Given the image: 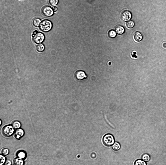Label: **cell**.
<instances>
[{"label":"cell","mask_w":166,"mask_h":165,"mask_svg":"<svg viewBox=\"0 0 166 165\" xmlns=\"http://www.w3.org/2000/svg\"><path fill=\"white\" fill-rule=\"evenodd\" d=\"M52 27V24L51 22L47 19H45L42 21L39 25L40 29L45 32H46L50 30Z\"/></svg>","instance_id":"1"},{"label":"cell","mask_w":166,"mask_h":165,"mask_svg":"<svg viewBox=\"0 0 166 165\" xmlns=\"http://www.w3.org/2000/svg\"><path fill=\"white\" fill-rule=\"evenodd\" d=\"M114 142V139L113 136L110 134H107L105 135L103 137L102 142L105 146L110 147L113 144Z\"/></svg>","instance_id":"2"},{"label":"cell","mask_w":166,"mask_h":165,"mask_svg":"<svg viewBox=\"0 0 166 165\" xmlns=\"http://www.w3.org/2000/svg\"><path fill=\"white\" fill-rule=\"evenodd\" d=\"M32 37L33 41L37 44L42 42L45 38L44 36L43 33L36 30L34 31Z\"/></svg>","instance_id":"3"},{"label":"cell","mask_w":166,"mask_h":165,"mask_svg":"<svg viewBox=\"0 0 166 165\" xmlns=\"http://www.w3.org/2000/svg\"><path fill=\"white\" fill-rule=\"evenodd\" d=\"M13 127L10 125L4 127L2 130L3 135L6 137L11 136L14 133V130Z\"/></svg>","instance_id":"4"},{"label":"cell","mask_w":166,"mask_h":165,"mask_svg":"<svg viewBox=\"0 0 166 165\" xmlns=\"http://www.w3.org/2000/svg\"><path fill=\"white\" fill-rule=\"evenodd\" d=\"M41 12L44 15L46 16H50L53 14V11L50 7L45 6L43 7L42 9Z\"/></svg>","instance_id":"5"},{"label":"cell","mask_w":166,"mask_h":165,"mask_svg":"<svg viewBox=\"0 0 166 165\" xmlns=\"http://www.w3.org/2000/svg\"><path fill=\"white\" fill-rule=\"evenodd\" d=\"M131 13L128 11H123L121 15V18L122 20L124 21H128L131 19Z\"/></svg>","instance_id":"6"},{"label":"cell","mask_w":166,"mask_h":165,"mask_svg":"<svg viewBox=\"0 0 166 165\" xmlns=\"http://www.w3.org/2000/svg\"><path fill=\"white\" fill-rule=\"evenodd\" d=\"M24 130L21 129H16L14 133V137L17 139H19L24 135Z\"/></svg>","instance_id":"7"},{"label":"cell","mask_w":166,"mask_h":165,"mask_svg":"<svg viewBox=\"0 0 166 165\" xmlns=\"http://www.w3.org/2000/svg\"><path fill=\"white\" fill-rule=\"evenodd\" d=\"M75 76L76 78L79 80H82L87 77L84 72L81 70L77 71L76 72Z\"/></svg>","instance_id":"8"},{"label":"cell","mask_w":166,"mask_h":165,"mask_svg":"<svg viewBox=\"0 0 166 165\" xmlns=\"http://www.w3.org/2000/svg\"><path fill=\"white\" fill-rule=\"evenodd\" d=\"M16 155L18 158L23 160L26 158L27 154L25 151L21 150L17 152Z\"/></svg>","instance_id":"9"},{"label":"cell","mask_w":166,"mask_h":165,"mask_svg":"<svg viewBox=\"0 0 166 165\" xmlns=\"http://www.w3.org/2000/svg\"><path fill=\"white\" fill-rule=\"evenodd\" d=\"M13 162L14 165H24V163L23 159L18 157L14 159Z\"/></svg>","instance_id":"10"},{"label":"cell","mask_w":166,"mask_h":165,"mask_svg":"<svg viewBox=\"0 0 166 165\" xmlns=\"http://www.w3.org/2000/svg\"><path fill=\"white\" fill-rule=\"evenodd\" d=\"M134 37L135 40L137 42L141 41L142 38L141 34L138 32H137L134 33Z\"/></svg>","instance_id":"11"},{"label":"cell","mask_w":166,"mask_h":165,"mask_svg":"<svg viewBox=\"0 0 166 165\" xmlns=\"http://www.w3.org/2000/svg\"><path fill=\"white\" fill-rule=\"evenodd\" d=\"M115 30L117 34H121L124 33V29L122 26H118L115 28Z\"/></svg>","instance_id":"12"},{"label":"cell","mask_w":166,"mask_h":165,"mask_svg":"<svg viewBox=\"0 0 166 165\" xmlns=\"http://www.w3.org/2000/svg\"><path fill=\"white\" fill-rule=\"evenodd\" d=\"M41 22L40 19L38 18H35L33 19L32 21V24L35 27H38L40 25Z\"/></svg>","instance_id":"13"},{"label":"cell","mask_w":166,"mask_h":165,"mask_svg":"<svg viewBox=\"0 0 166 165\" xmlns=\"http://www.w3.org/2000/svg\"><path fill=\"white\" fill-rule=\"evenodd\" d=\"M120 143L117 142H115L113 145L112 148L114 150L117 151L119 150L120 148Z\"/></svg>","instance_id":"14"},{"label":"cell","mask_w":166,"mask_h":165,"mask_svg":"<svg viewBox=\"0 0 166 165\" xmlns=\"http://www.w3.org/2000/svg\"><path fill=\"white\" fill-rule=\"evenodd\" d=\"M142 160L145 162H148L150 159V157L148 154L145 153L143 154L141 157Z\"/></svg>","instance_id":"15"},{"label":"cell","mask_w":166,"mask_h":165,"mask_svg":"<svg viewBox=\"0 0 166 165\" xmlns=\"http://www.w3.org/2000/svg\"><path fill=\"white\" fill-rule=\"evenodd\" d=\"M12 125L14 128L16 129L19 128L20 127L21 125L19 122L15 121L12 122Z\"/></svg>","instance_id":"16"},{"label":"cell","mask_w":166,"mask_h":165,"mask_svg":"<svg viewBox=\"0 0 166 165\" xmlns=\"http://www.w3.org/2000/svg\"><path fill=\"white\" fill-rule=\"evenodd\" d=\"M44 45L42 44H40L36 46V48L37 51L39 52L43 51L44 49Z\"/></svg>","instance_id":"17"},{"label":"cell","mask_w":166,"mask_h":165,"mask_svg":"<svg viewBox=\"0 0 166 165\" xmlns=\"http://www.w3.org/2000/svg\"><path fill=\"white\" fill-rule=\"evenodd\" d=\"M134 165H147V163L144 161L139 159L135 161Z\"/></svg>","instance_id":"18"},{"label":"cell","mask_w":166,"mask_h":165,"mask_svg":"<svg viewBox=\"0 0 166 165\" xmlns=\"http://www.w3.org/2000/svg\"><path fill=\"white\" fill-rule=\"evenodd\" d=\"M9 152V150L7 148H4L2 149L1 151V154L4 156L8 155Z\"/></svg>","instance_id":"19"},{"label":"cell","mask_w":166,"mask_h":165,"mask_svg":"<svg viewBox=\"0 0 166 165\" xmlns=\"http://www.w3.org/2000/svg\"><path fill=\"white\" fill-rule=\"evenodd\" d=\"M108 36L111 38H114L116 36V34L115 32L113 30L109 31L108 33Z\"/></svg>","instance_id":"20"},{"label":"cell","mask_w":166,"mask_h":165,"mask_svg":"<svg viewBox=\"0 0 166 165\" xmlns=\"http://www.w3.org/2000/svg\"><path fill=\"white\" fill-rule=\"evenodd\" d=\"M134 25V22L131 20L127 22L126 23V25L127 27L131 28H133Z\"/></svg>","instance_id":"21"},{"label":"cell","mask_w":166,"mask_h":165,"mask_svg":"<svg viewBox=\"0 0 166 165\" xmlns=\"http://www.w3.org/2000/svg\"><path fill=\"white\" fill-rule=\"evenodd\" d=\"M0 165H3L4 164L5 162L6 161V158L4 156L0 154Z\"/></svg>","instance_id":"22"},{"label":"cell","mask_w":166,"mask_h":165,"mask_svg":"<svg viewBox=\"0 0 166 165\" xmlns=\"http://www.w3.org/2000/svg\"><path fill=\"white\" fill-rule=\"evenodd\" d=\"M58 0H49V2L51 5H54L57 4L58 3Z\"/></svg>","instance_id":"23"},{"label":"cell","mask_w":166,"mask_h":165,"mask_svg":"<svg viewBox=\"0 0 166 165\" xmlns=\"http://www.w3.org/2000/svg\"><path fill=\"white\" fill-rule=\"evenodd\" d=\"M11 161L9 160H6L5 163L4 165H11Z\"/></svg>","instance_id":"24"},{"label":"cell","mask_w":166,"mask_h":165,"mask_svg":"<svg viewBox=\"0 0 166 165\" xmlns=\"http://www.w3.org/2000/svg\"><path fill=\"white\" fill-rule=\"evenodd\" d=\"M52 9L54 12L56 11L57 10V7L55 6H53L52 7Z\"/></svg>","instance_id":"25"}]
</instances>
